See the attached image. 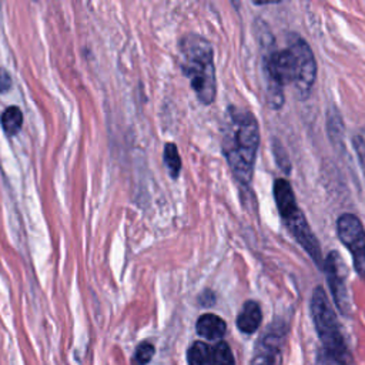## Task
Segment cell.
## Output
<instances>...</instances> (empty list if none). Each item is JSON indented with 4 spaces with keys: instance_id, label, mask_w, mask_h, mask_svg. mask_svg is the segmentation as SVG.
Returning a JSON list of instances; mask_svg holds the SVG:
<instances>
[{
    "instance_id": "cell-12",
    "label": "cell",
    "mask_w": 365,
    "mask_h": 365,
    "mask_svg": "<svg viewBox=\"0 0 365 365\" xmlns=\"http://www.w3.org/2000/svg\"><path fill=\"white\" fill-rule=\"evenodd\" d=\"M0 123H1V127L4 130V133L7 135H14L20 131L21 125H23V114H21V110L16 106H10L7 107L1 117H0Z\"/></svg>"
},
{
    "instance_id": "cell-4",
    "label": "cell",
    "mask_w": 365,
    "mask_h": 365,
    "mask_svg": "<svg viewBox=\"0 0 365 365\" xmlns=\"http://www.w3.org/2000/svg\"><path fill=\"white\" fill-rule=\"evenodd\" d=\"M274 200L278 208V212L282 221L287 225V230L294 237V240L304 248V251L311 257L318 268L322 269L324 259L321 254V245L312 232L304 212L297 204L294 190L288 180L277 178L272 187Z\"/></svg>"
},
{
    "instance_id": "cell-15",
    "label": "cell",
    "mask_w": 365,
    "mask_h": 365,
    "mask_svg": "<svg viewBox=\"0 0 365 365\" xmlns=\"http://www.w3.org/2000/svg\"><path fill=\"white\" fill-rule=\"evenodd\" d=\"M154 355V346L150 342H143L137 346L133 358V365H145Z\"/></svg>"
},
{
    "instance_id": "cell-18",
    "label": "cell",
    "mask_w": 365,
    "mask_h": 365,
    "mask_svg": "<svg viewBox=\"0 0 365 365\" xmlns=\"http://www.w3.org/2000/svg\"><path fill=\"white\" fill-rule=\"evenodd\" d=\"M200 302L202 304V305H205V307H210V305H212L214 302H215V295H214V292H211V291H204L202 294H201V297H200Z\"/></svg>"
},
{
    "instance_id": "cell-16",
    "label": "cell",
    "mask_w": 365,
    "mask_h": 365,
    "mask_svg": "<svg viewBox=\"0 0 365 365\" xmlns=\"http://www.w3.org/2000/svg\"><path fill=\"white\" fill-rule=\"evenodd\" d=\"M354 145L356 148L358 157L361 158V163L365 165V135H356L354 138Z\"/></svg>"
},
{
    "instance_id": "cell-11",
    "label": "cell",
    "mask_w": 365,
    "mask_h": 365,
    "mask_svg": "<svg viewBox=\"0 0 365 365\" xmlns=\"http://www.w3.org/2000/svg\"><path fill=\"white\" fill-rule=\"evenodd\" d=\"M188 365H215L212 346L205 342L195 341L188 349Z\"/></svg>"
},
{
    "instance_id": "cell-2",
    "label": "cell",
    "mask_w": 365,
    "mask_h": 365,
    "mask_svg": "<svg viewBox=\"0 0 365 365\" xmlns=\"http://www.w3.org/2000/svg\"><path fill=\"white\" fill-rule=\"evenodd\" d=\"M181 70L190 80L200 103L208 106L217 96L214 50L211 43L200 34H187L180 43Z\"/></svg>"
},
{
    "instance_id": "cell-7",
    "label": "cell",
    "mask_w": 365,
    "mask_h": 365,
    "mask_svg": "<svg viewBox=\"0 0 365 365\" xmlns=\"http://www.w3.org/2000/svg\"><path fill=\"white\" fill-rule=\"evenodd\" d=\"M327 282L332 295V299L339 309L341 314L349 315L351 312V301L348 295V288H346V267L344 264V259L338 254V251H331L327 258L324 259V267H322Z\"/></svg>"
},
{
    "instance_id": "cell-5",
    "label": "cell",
    "mask_w": 365,
    "mask_h": 365,
    "mask_svg": "<svg viewBox=\"0 0 365 365\" xmlns=\"http://www.w3.org/2000/svg\"><path fill=\"white\" fill-rule=\"evenodd\" d=\"M288 324L275 319L262 331L254 345L250 365H282Z\"/></svg>"
},
{
    "instance_id": "cell-1",
    "label": "cell",
    "mask_w": 365,
    "mask_h": 365,
    "mask_svg": "<svg viewBox=\"0 0 365 365\" xmlns=\"http://www.w3.org/2000/svg\"><path fill=\"white\" fill-rule=\"evenodd\" d=\"M259 147V125L255 115L244 108L228 107L221 128V148L227 164L242 187H248Z\"/></svg>"
},
{
    "instance_id": "cell-3",
    "label": "cell",
    "mask_w": 365,
    "mask_h": 365,
    "mask_svg": "<svg viewBox=\"0 0 365 365\" xmlns=\"http://www.w3.org/2000/svg\"><path fill=\"white\" fill-rule=\"evenodd\" d=\"M309 311L322 345V351L338 365H351L352 354L344 338L338 317L331 307L325 289L321 285L315 287L312 291Z\"/></svg>"
},
{
    "instance_id": "cell-8",
    "label": "cell",
    "mask_w": 365,
    "mask_h": 365,
    "mask_svg": "<svg viewBox=\"0 0 365 365\" xmlns=\"http://www.w3.org/2000/svg\"><path fill=\"white\" fill-rule=\"evenodd\" d=\"M288 43L295 48L298 56V78L294 84L298 98L305 100L317 78V61L309 44L298 34H292Z\"/></svg>"
},
{
    "instance_id": "cell-19",
    "label": "cell",
    "mask_w": 365,
    "mask_h": 365,
    "mask_svg": "<svg viewBox=\"0 0 365 365\" xmlns=\"http://www.w3.org/2000/svg\"><path fill=\"white\" fill-rule=\"evenodd\" d=\"M317 365H338L332 358H329L322 349H321V354L318 355V361H317Z\"/></svg>"
},
{
    "instance_id": "cell-6",
    "label": "cell",
    "mask_w": 365,
    "mask_h": 365,
    "mask_svg": "<svg viewBox=\"0 0 365 365\" xmlns=\"http://www.w3.org/2000/svg\"><path fill=\"white\" fill-rule=\"evenodd\" d=\"M336 235L349 251L356 274L365 281V228L361 220L345 212L336 220Z\"/></svg>"
},
{
    "instance_id": "cell-17",
    "label": "cell",
    "mask_w": 365,
    "mask_h": 365,
    "mask_svg": "<svg viewBox=\"0 0 365 365\" xmlns=\"http://www.w3.org/2000/svg\"><path fill=\"white\" fill-rule=\"evenodd\" d=\"M11 87V77L9 71L0 67V93H6Z\"/></svg>"
},
{
    "instance_id": "cell-9",
    "label": "cell",
    "mask_w": 365,
    "mask_h": 365,
    "mask_svg": "<svg viewBox=\"0 0 365 365\" xmlns=\"http://www.w3.org/2000/svg\"><path fill=\"white\" fill-rule=\"evenodd\" d=\"M262 322V311L257 301L248 299L242 304L241 311L237 315V328L247 335L254 334Z\"/></svg>"
},
{
    "instance_id": "cell-13",
    "label": "cell",
    "mask_w": 365,
    "mask_h": 365,
    "mask_svg": "<svg viewBox=\"0 0 365 365\" xmlns=\"http://www.w3.org/2000/svg\"><path fill=\"white\" fill-rule=\"evenodd\" d=\"M163 157H164V164H165L170 175L173 178H177L180 174V170H181V158H180L177 145L174 143H167L164 145Z\"/></svg>"
},
{
    "instance_id": "cell-14",
    "label": "cell",
    "mask_w": 365,
    "mask_h": 365,
    "mask_svg": "<svg viewBox=\"0 0 365 365\" xmlns=\"http://www.w3.org/2000/svg\"><path fill=\"white\" fill-rule=\"evenodd\" d=\"M212 354L215 365H235L232 351L225 341H218L215 345H212Z\"/></svg>"
},
{
    "instance_id": "cell-10",
    "label": "cell",
    "mask_w": 365,
    "mask_h": 365,
    "mask_svg": "<svg viewBox=\"0 0 365 365\" xmlns=\"http://www.w3.org/2000/svg\"><path fill=\"white\" fill-rule=\"evenodd\" d=\"M197 334L205 339H221L227 332L225 321L215 314H204L197 319Z\"/></svg>"
}]
</instances>
